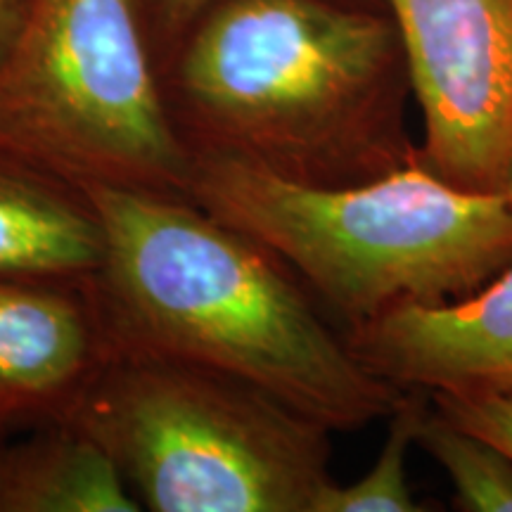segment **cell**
<instances>
[{
  "label": "cell",
  "mask_w": 512,
  "mask_h": 512,
  "mask_svg": "<svg viewBox=\"0 0 512 512\" xmlns=\"http://www.w3.org/2000/svg\"><path fill=\"white\" fill-rule=\"evenodd\" d=\"M105 230L91 290L112 349L238 375L330 432L387 418L373 373L283 259L185 195L86 188Z\"/></svg>",
  "instance_id": "obj_1"
},
{
  "label": "cell",
  "mask_w": 512,
  "mask_h": 512,
  "mask_svg": "<svg viewBox=\"0 0 512 512\" xmlns=\"http://www.w3.org/2000/svg\"><path fill=\"white\" fill-rule=\"evenodd\" d=\"M192 157L311 185L375 181L413 162L408 72L387 8L351 0H216L162 69Z\"/></svg>",
  "instance_id": "obj_2"
},
{
  "label": "cell",
  "mask_w": 512,
  "mask_h": 512,
  "mask_svg": "<svg viewBox=\"0 0 512 512\" xmlns=\"http://www.w3.org/2000/svg\"><path fill=\"white\" fill-rule=\"evenodd\" d=\"M185 195L283 259L342 332L403 304L456 302L512 264L508 200L441 181L418 157L356 185L192 157Z\"/></svg>",
  "instance_id": "obj_3"
},
{
  "label": "cell",
  "mask_w": 512,
  "mask_h": 512,
  "mask_svg": "<svg viewBox=\"0 0 512 512\" xmlns=\"http://www.w3.org/2000/svg\"><path fill=\"white\" fill-rule=\"evenodd\" d=\"M69 422L152 512H318L330 430L238 375L112 349Z\"/></svg>",
  "instance_id": "obj_4"
},
{
  "label": "cell",
  "mask_w": 512,
  "mask_h": 512,
  "mask_svg": "<svg viewBox=\"0 0 512 512\" xmlns=\"http://www.w3.org/2000/svg\"><path fill=\"white\" fill-rule=\"evenodd\" d=\"M0 147L81 188L185 195L192 155L138 0H24L0 57Z\"/></svg>",
  "instance_id": "obj_5"
},
{
  "label": "cell",
  "mask_w": 512,
  "mask_h": 512,
  "mask_svg": "<svg viewBox=\"0 0 512 512\" xmlns=\"http://www.w3.org/2000/svg\"><path fill=\"white\" fill-rule=\"evenodd\" d=\"M425 121L418 162L503 195L512 150V0H382Z\"/></svg>",
  "instance_id": "obj_6"
},
{
  "label": "cell",
  "mask_w": 512,
  "mask_h": 512,
  "mask_svg": "<svg viewBox=\"0 0 512 512\" xmlns=\"http://www.w3.org/2000/svg\"><path fill=\"white\" fill-rule=\"evenodd\" d=\"M112 354L91 278L0 273V418L67 422Z\"/></svg>",
  "instance_id": "obj_7"
},
{
  "label": "cell",
  "mask_w": 512,
  "mask_h": 512,
  "mask_svg": "<svg viewBox=\"0 0 512 512\" xmlns=\"http://www.w3.org/2000/svg\"><path fill=\"white\" fill-rule=\"evenodd\" d=\"M344 337L399 389L512 394V264L456 302L396 306Z\"/></svg>",
  "instance_id": "obj_8"
},
{
  "label": "cell",
  "mask_w": 512,
  "mask_h": 512,
  "mask_svg": "<svg viewBox=\"0 0 512 512\" xmlns=\"http://www.w3.org/2000/svg\"><path fill=\"white\" fill-rule=\"evenodd\" d=\"M105 230L86 188L0 147V273L91 278Z\"/></svg>",
  "instance_id": "obj_9"
},
{
  "label": "cell",
  "mask_w": 512,
  "mask_h": 512,
  "mask_svg": "<svg viewBox=\"0 0 512 512\" xmlns=\"http://www.w3.org/2000/svg\"><path fill=\"white\" fill-rule=\"evenodd\" d=\"M110 453L74 422L0 439V512H138Z\"/></svg>",
  "instance_id": "obj_10"
},
{
  "label": "cell",
  "mask_w": 512,
  "mask_h": 512,
  "mask_svg": "<svg viewBox=\"0 0 512 512\" xmlns=\"http://www.w3.org/2000/svg\"><path fill=\"white\" fill-rule=\"evenodd\" d=\"M415 444L444 467L456 491V508L512 512V458L489 439L465 430L430 403L420 415Z\"/></svg>",
  "instance_id": "obj_11"
},
{
  "label": "cell",
  "mask_w": 512,
  "mask_h": 512,
  "mask_svg": "<svg viewBox=\"0 0 512 512\" xmlns=\"http://www.w3.org/2000/svg\"><path fill=\"white\" fill-rule=\"evenodd\" d=\"M427 403L422 389H403L387 415L389 432L373 467L354 484H332L318 512H420L406 477V458Z\"/></svg>",
  "instance_id": "obj_12"
},
{
  "label": "cell",
  "mask_w": 512,
  "mask_h": 512,
  "mask_svg": "<svg viewBox=\"0 0 512 512\" xmlns=\"http://www.w3.org/2000/svg\"><path fill=\"white\" fill-rule=\"evenodd\" d=\"M432 403L446 418L489 439L512 458V394L432 392Z\"/></svg>",
  "instance_id": "obj_13"
},
{
  "label": "cell",
  "mask_w": 512,
  "mask_h": 512,
  "mask_svg": "<svg viewBox=\"0 0 512 512\" xmlns=\"http://www.w3.org/2000/svg\"><path fill=\"white\" fill-rule=\"evenodd\" d=\"M211 3H216V0H138L140 22H143L159 74H162L169 57L174 55L178 43L183 41L192 24L202 17V12ZM351 3L384 8L382 0H351Z\"/></svg>",
  "instance_id": "obj_14"
},
{
  "label": "cell",
  "mask_w": 512,
  "mask_h": 512,
  "mask_svg": "<svg viewBox=\"0 0 512 512\" xmlns=\"http://www.w3.org/2000/svg\"><path fill=\"white\" fill-rule=\"evenodd\" d=\"M22 8L24 0H0V57H3L12 34H15Z\"/></svg>",
  "instance_id": "obj_15"
},
{
  "label": "cell",
  "mask_w": 512,
  "mask_h": 512,
  "mask_svg": "<svg viewBox=\"0 0 512 512\" xmlns=\"http://www.w3.org/2000/svg\"><path fill=\"white\" fill-rule=\"evenodd\" d=\"M503 197H505V200H508V204L512 207V150H510V162H508V176H505Z\"/></svg>",
  "instance_id": "obj_16"
},
{
  "label": "cell",
  "mask_w": 512,
  "mask_h": 512,
  "mask_svg": "<svg viewBox=\"0 0 512 512\" xmlns=\"http://www.w3.org/2000/svg\"><path fill=\"white\" fill-rule=\"evenodd\" d=\"M8 434H12V430H10L8 425H5V420L0 418V439H3V437H8Z\"/></svg>",
  "instance_id": "obj_17"
}]
</instances>
